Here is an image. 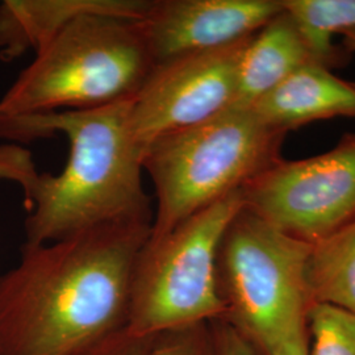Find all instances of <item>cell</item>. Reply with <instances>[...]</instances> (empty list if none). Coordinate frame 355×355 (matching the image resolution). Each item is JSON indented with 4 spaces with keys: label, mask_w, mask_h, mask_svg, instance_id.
<instances>
[{
    "label": "cell",
    "mask_w": 355,
    "mask_h": 355,
    "mask_svg": "<svg viewBox=\"0 0 355 355\" xmlns=\"http://www.w3.org/2000/svg\"><path fill=\"white\" fill-rule=\"evenodd\" d=\"M150 221L87 229L21 249L0 277V355H76L127 325Z\"/></svg>",
    "instance_id": "6da1fadb"
},
{
    "label": "cell",
    "mask_w": 355,
    "mask_h": 355,
    "mask_svg": "<svg viewBox=\"0 0 355 355\" xmlns=\"http://www.w3.org/2000/svg\"><path fill=\"white\" fill-rule=\"evenodd\" d=\"M130 101V99H129ZM129 101L92 110L0 117V137L29 142L55 133L70 152L58 175L38 174L26 193L28 246L58 241L102 225L150 221L142 186L144 152L128 123Z\"/></svg>",
    "instance_id": "7a4b0ae2"
},
{
    "label": "cell",
    "mask_w": 355,
    "mask_h": 355,
    "mask_svg": "<svg viewBox=\"0 0 355 355\" xmlns=\"http://www.w3.org/2000/svg\"><path fill=\"white\" fill-rule=\"evenodd\" d=\"M139 20L86 15L36 51L0 99V117L92 110L132 99L154 67Z\"/></svg>",
    "instance_id": "3957f363"
},
{
    "label": "cell",
    "mask_w": 355,
    "mask_h": 355,
    "mask_svg": "<svg viewBox=\"0 0 355 355\" xmlns=\"http://www.w3.org/2000/svg\"><path fill=\"white\" fill-rule=\"evenodd\" d=\"M287 133L265 124L250 107L232 105L193 127L146 146L144 173L157 208L150 236H161L282 159Z\"/></svg>",
    "instance_id": "277c9868"
},
{
    "label": "cell",
    "mask_w": 355,
    "mask_h": 355,
    "mask_svg": "<svg viewBox=\"0 0 355 355\" xmlns=\"http://www.w3.org/2000/svg\"><path fill=\"white\" fill-rule=\"evenodd\" d=\"M309 252L311 243L283 233L245 207L223 234L216 258L221 320L262 355L306 325Z\"/></svg>",
    "instance_id": "5b68a950"
},
{
    "label": "cell",
    "mask_w": 355,
    "mask_h": 355,
    "mask_svg": "<svg viewBox=\"0 0 355 355\" xmlns=\"http://www.w3.org/2000/svg\"><path fill=\"white\" fill-rule=\"evenodd\" d=\"M243 208L234 191L161 236H149L137 257L125 329L153 337L224 318L216 282L218 245Z\"/></svg>",
    "instance_id": "8992f818"
},
{
    "label": "cell",
    "mask_w": 355,
    "mask_h": 355,
    "mask_svg": "<svg viewBox=\"0 0 355 355\" xmlns=\"http://www.w3.org/2000/svg\"><path fill=\"white\" fill-rule=\"evenodd\" d=\"M241 192L246 209L293 239L329 237L355 221V132L315 157L282 158Z\"/></svg>",
    "instance_id": "52a82bcc"
},
{
    "label": "cell",
    "mask_w": 355,
    "mask_h": 355,
    "mask_svg": "<svg viewBox=\"0 0 355 355\" xmlns=\"http://www.w3.org/2000/svg\"><path fill=\"white\" fill-rule=\"evenodd\" d=\"M252 37L154 64L129 101V129L142 152L153 141L200 124L236 103L240 64Z\"/></svg>",
    "instance_id": "ba28073f"
},
{
    "label": "cell",
    "mask_w": 355,
    "mask_h": 355,
    "mask_svg": "<svg viewBox=\"0 0 355 355\" xmlns=\"http://www.w3.org/2000/svg\"><path fill=\"white\" fill-rule=\"evenodd\" d=\"M283 10V0H152L140 26L159 64L249 37Z\"/></svg>",
    "instance_id": "9c48e42d"
},
{
    "label": "cell",
    "mask_w": 355,
    "mask_h": 355,
    "mask_svg": "<svg viewBox=\"0 0 355 355\" xmlns=\"http://www.w3.org/2000/svg\"><path fill=\"white\" fill-rule=\"evenodd\" d=\"M152 0H4L0 3V60L40 51L76 19L114 15L142 20Z\"/></svg>",
    "instance_id": "30bf717a"
},
{
    "label": "cell",
    "mask_w": 355,
    "mask_h": 355,
    "mask_svg": "<svg viewBox=\"0 0 355 355\" xmlns=\"http://www.w3.org/2000/svg\"><path fill=\"white\" fill-rule=\"evenodd\" d=\"M249 107L268 127L284 133L333 117L355 119V83L325 64H308Z\"/></svg>",
    "instance_id": "8fae6325"
},
{
    "label": "cell",
    "mask_w": 355,
    "mask_h": 355,
    "mask_svg": "<svg viewBox=\"0 0 355 355\" xmlns=\"http://www.w3.org/2000/svg\"><path fill=\"white\" fill-rule=\"evenodd\" d=\"M315 62L325 64L291 15L283 10L254 33L243 51L233 105H252L296 70Z\"/></svg>",
    "instance_id": "7c38bea8"
},
{
    "label": "cell",
    "mask_w": 355,
    "mask_h": 355,
    "mask_svg": "<svg viewBox=\"0 0 355 355\" xmlns=\"http://www.w3.org/2000/svg\"><path fill=\"white\" fill-rule=\"evenodd\" d=\"M305 278L311 305L355 315V221L311 245Z\"/></svg>",
    "instance_id": "4fadbf2b"
},
{
    "label": "cell",
    "mask_w": 355,
    "mask_h": 355,
    "mask_svg": "<svg viewBox=\"0 0 355 355\" xmlns=\"http://www.w3.org/2000/svg\"><path fill=\"white\" fill-rule=\"evenodd\" d=\"M318 58L333 67L343 61L331 37L355 29V0H283Z\"/></svg>",
    "instance_id": "5bb4252c"
},
{
    "label": "cell",
    "mask_w": 355,
    "mask_h": 355,
    "mask_svg": "<svg viewBox=\"0 0 355 355\" xmlns=\"http://www.w3.org/2000/svg\"><path fill=\"white\" fill-rule=\"evenodd\" d=\"M308 355H355V315L325 304L306 313Z\"/></svg>",
    "instance_id": "9a60e30c"
},
{
    "label": "cell",
    "mask_w": 355,
    "mask_h": 355,
    "mask_svg": "<svg viewBox=\"0 0 355 355\" xmlns=\"http://www.w3.org/2000/svg\"><path fill=\"white\" fill-rule=\"evenodd\" d=\"M146 355H215L211 322L167 330L155 336Z\"/></svg>",
    "instance_id": "2e32d148"
},
{
    "label": "cell",
    "mask_w": 355,
    "mask_h": 355,
    "mask_svg": "<svg viewBox=\"0 0 355 355\" xmlns=\"http://www.w3.org/2000/svg\"><path fill=\"white\" fill-rule=\"evenodd\" d=\"M38 174L29 150L15 144L0 146V179L16 182L26 195Z\"/></svg>",
    "instance_id": "e0dca14e"
},
{
    "label": "cell",
    "mask_w": 355,
    "mask_h": 355,
    "mask_svg": "<svg viewBox=\"0 0 355 355\" xmlns=\"http://www.w3.org/2000/svg\"><path fill=\"white\" fill-rule=\"evenodd\" d=\"M154 337L133 336L124 328L76 355H146Z\"/></svg>",
    "instance_id": "ac0fdd59"
},
{
    "label": "cell",
    "mask_w": 355,
    "mask_h": 355,
    "mask_svg": "<svg viewBox=\"0 0 355 355\" xmlns=\"http://www.w3.org/2000/svg\"><path fill=\"white\" fill-rule=\"evenodd\" d=\"M215 355H262L253 343L245 338L224 320L211 322Z\"/></svg>",
    "instance_id": "d6986e66"
},
{
    "label": "cell",
    "mask_w": 355,
    "mask_h": 355,
    "mask_svg": "<svg viewBox=\"0 0 355 355\" xmlns=\"http://www.w3.org/2000/svg\"><path fill=\"white\" fill-rule=\"evenodd\" d=\"M265 355H308L306 325L292 331L291 334L275 343Z\"/></svg>",
    "instance_id": "ffe728a7"
},
{
    "label": "cell",
    "mask_w": 355,
    "mask_h": 355,
    "mask_svg": "<svg viewBox=\"0 0 355 355\" xmlns=\"http://www.w3.org/2000/svg\"><path fill=\"white\" fill-rule=\"evenodd\" d=\"M343 36L345 51L355 53V29L354 31H347V32H345V33H343Z\"/></svg>",
    "instance_id": "44dd1931"
}]
</instances>
